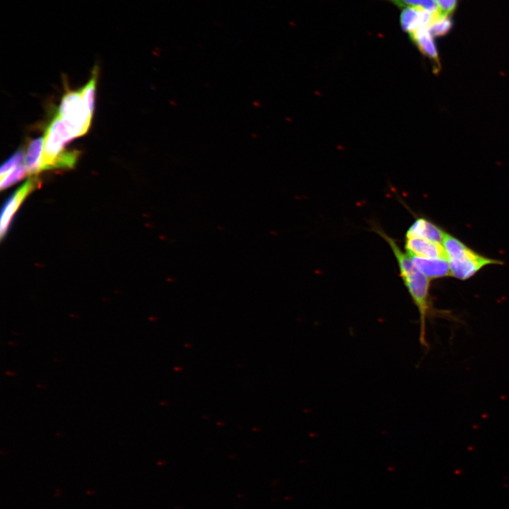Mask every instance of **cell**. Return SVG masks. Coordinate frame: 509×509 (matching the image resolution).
<instances>
[{
  "instance_id": "8fae6325",
  "label": "cell",
  "mask_w": 509,
  "mask_h": 509,
  "mask_svg": "<svg viewBox=\"0 0 509 509\" xmlns=\"http://www.w3.org/2000/svg\"><path fill=\"white\" fill-rule=\"evenodd\" d=\"M44 138L38 137L30 141L25 156V166L29 175L40 172Z\"/></svg>"
},
{
  "instance_id": "52a82bcc",
  "label": "cell",
  "mask_w": 509,
  "mask_h": 509,
  "mask_svg": "<svg viewBox=\"0 0 509 509\" xmlns=\"http://www.w3.org/2000/svg\"><path fill=\"white\" fill-rule=\"evenodd\" d=\"M405 249L413 256L424 258L446 259L443 245L419 238H406Z\"/></svg>"
},
{
  "instance_id": "4fadbf2b",
  "label": "cell",
  "mask_w": 509,
  "mask_h": 509,
  "mask_svg": "<svg viewBox=\"0 0 509 509\" xmlns=\"http://www.w3.org/2000/svg\"><path fill=\"white\" fill-rule=\"evenodd\" d=\"M452 28V21L448 15L438 12L428 29L433 36L447 34Z\"/></svg>"
},
{
  "instance_id": "9c48e42d",
  "label": "cell",
  "mask_w": 509,
  "mask_h": 509,
  "mask_svg": "<svg viewBox=\"0 0 509 509\" xmlns=\"http://www.w3.org/2000/svg\"><path fill=\"white\" fill-rule=\"evenodd\" d=\"M446 232L434 223L419 218L409 226L406 238H419L443 245Z\"/></svg>"
},
{
  "instance_id": "7c38bea8",
  "label": "cell",
  "mask_w": 509,
  "mask_h": 509,
  "mask_svg": "<svg viewBox=\"0 0 509 509\" xmlns=\"http://www.w3.org/2000/svg\"><path fill=\"white\" fill-rule=\"evenodd\" d=\"M98 71V68L96 65L92 71V76L88 82L79 90L86 108L91 116L94 110Z\"/></svg>"
},
{
  "instance_id": "ac0fdd59",
  "label": "cell",
  "mask_w": 509,
  "mask_h": 509,
  "mask_svg": "<svg viewBox=\"0 0 509 509\" xmlns=\"http://www.w3.org/2000/svg\"><path fill=\"white\" fill-rule=\"evenodd\" d=\"M438 9L442 13L449 15L455 8L457 0H435Z\"/></svg>"
},
{
  "instance_id": "e0dca14e",
  "label": "cell",
  "mask_w": 509,
  "mask_h": 509,
  "mask_svg": "<svg viewBox=\"0 0 509 509\" xmlns=\"http://www.w3.org/2000/svg\"><path fill=\"white\" fill-rule=\"evenodd\" d=\"M27 175L29 174L25 166L21 165L1 179V189L3 190L11 187Z\"/></svg>"
},
{
  "instance_id": "277c9868",
  "label": "cell",
  "mask_w": 509,
  "mask_h": 509,
  "mask_svg": "<svg viewBox=\"0 0 509 509\" xmlns=\"http://www.w3.org/2000/svg\"><path fill=\"white\" fill-rule=\"evenodd\" d=\"M57 115L76 132L78 137L89 129L92 116L88 113L80 90H68L63 96Z\"/></svg>"
},
{
  "instance_id": "6da1fadb",
  "label": "cell",
  "mask_w": 509,
  "mask_h": 509,
  "mask_svg": "<svg viewBox=\"0 0 509 509\" xmlns=\"http://www.w3.org/2000/svg\"><path fill=\"white\" fill-rule=\"evenodd\" d=\"M373 230L387 242L392 250L402 279L419 313L420 342L423 346H427L426 322V319L434 312L430 300L431 279L416 268L409 255L406 252H403L392 238L387 235L379 227H375Z\"/></svg>"
},
{
  "instance_id": "8992f818",
  "label": "cell",
  "mask_w": 509,
  "mask_h": 509,
  "mask_svg": "<svg viewBox=\"0 0 509 509\" xmlns=\"http://www.w3.org/2000/svg\"><path fill=\"white\" fill-rule=\"evenodd\" d=\"M438 12L433 13L419 7H406L401 14L402 28L409 34L428 28Z\"/></svg>"
},
{
  "instance_id": "9a60e30c",
  "label": "cell",
  "mask_w": 509,
  "mask_h": 509,
  "mask_svg": "<svg viewBox=\"0 0 509 509\" xmlns=\"http://www.w3.org/2000/svg\"><path fill=\"white\" fill-rule=\"evenodd\" d=\"M399 7H419L435 13L440 11L435 0H390Z\"/></svg>"
},
{
  "instance_id": "5b68a950",
  "label": "cell",
  "mask_w": 509,
  "mask_h": 509,
  "mask_svg": "<svg viewBox=\"0 0 509 509\" xmlns=\"http://www.w3.org/2000/svg\"><path fill=\"white\" fill-rule=\"evenodd\" d=\"M40 182V180L36 177L30 178L6 202L1 216V239H3L6 235L13 216L23 200L39 186Z\"/></svg>"
},
{
  "instance_id": "2e32d148",
  "label": "cell",
  "mask_w": 509,
  "mask_h": 509,
  "mask_svg": "<svg viewBox=\"0 0 509 509\" xmlns=\"http://www.w3.org/2000/svg\"><path fill=\"white\" fill-rule=\"evenodd\" d=\"M25 151L20 148L16 151L1 167V179L7 175L12 170L21 165L23 161Z\"/></svg>"
},
{
  "instance_id": "7a4b0ae2",
  "label": "cell",
  "mask_w": 509,
  "mask_h": 509,
  "mask_svg": "<svg viewBox=\"0 0 509 509\" xmlns=\"http://www.w3.org/2000/svg\"><path fill=\"white\" fill-rule=\"evenodd\" d=\"M443 246L449 264L451 276L467 280L484 267L491 264H503V262L482 255L469 247L460 240L446 233Z\"/></svg>"
},
{
  "instance_id": "ba28073f",
  "label": "cell",
  "mask_w": 509,
  "mask_h": 509,
  "mask_svg": "<svg viewBox=\"0 0 509 509\" xmlns=\"http://www.w3.org/2000/svg\"><path fill=\"white\" fill-rule=\"evenodd\" d=\"M409 35L419 50L432 62L433 72L438 74L441 65L433 35L429 30L427 28H421Z\"/></svg>"
},
{
  "instance_id": "5bb4252c",
  "label": "cell",
  "mask_w": 509,
  "mask_h": 509,
  "mask_svg": "<svg viewBox=\"0 0 509 509\" xmlns=\"http://www.w3.org/2000/svg\"><path fill=\"white\" fill-rule=\"evenodd\" d=\"M80 152L76 150H64L54 159L49 170L60 168H72L76 164Z\"/></svg>"
},
{
  "instance_id": "3957f363",
  "label": "cell",
  "mask_w": 509,
  "mask_h": 509,
  "mask_svg": "<svg viewBox=\"0 0 509 509\" xmlns=\"http://www.w3.org/2000/svg\"><path fill=\"white\" fill-rule=\"evenodd\" d=\"M76 137V132L57 115L45 131L40 172L49 170L57 156L65 150L64 145Z\"/></svg>"
},
{
  "instance_id": "30bf717a",
  "label": "cell",
  "mask_w": 509,
  "mask_h": 509,
  "mask_svg": "<svg viewBox=\"0 0 509 509\" xmlns=\"http://www.w3.org/2000/svg\"><path fill=\"white\" fill-rule=\"evenodd\" d=\"M416 268L430 279L450 276V269L447 259L424 258L410 255Z\"/></svg>"
}]
</instances>
